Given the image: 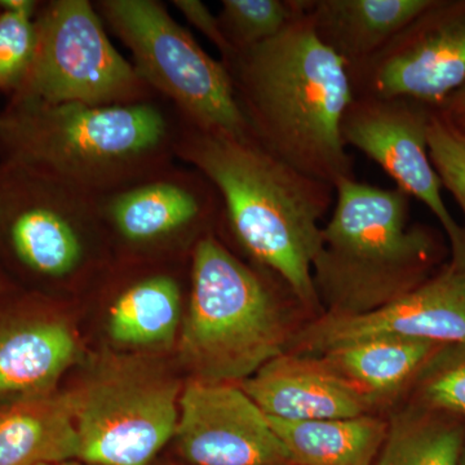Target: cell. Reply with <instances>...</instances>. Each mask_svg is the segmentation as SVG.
<instances>
[{"instance_id": "cell-1", "label": "cell", "mask_w": 465, "mask_h": 465, "mask_svg": "<svg viewBox=\"0 0 465 465\" xmlns=\"http://www.w3.org/2000/svg\"><path fill=\"white\" fill-rule=\"evenodd\" d=\"M176 159L213 183L222 223L256 265L280 277L300 305L322 311L312 265L335 188L300 173L252 136L201 130L183 119Z\"/></svg>"}, {"instance_id": "cell-2", "label": "cell", "mask_w": 465, "mask_h": 465, "mask_svg": "<svg viewBox=\"0 0 465 465\" xmlns=\"http://www.w3.org/2000/svg\"><path fill=\"white\" fill-rule=\"evenodd\" d=\"M224 65L251 136L262 148L333 188L356 179L341 137L342 116L354 99L348 65L317 38L305 0L282 33Z\"/></svg>"}, {"instance_id": "cell-3", "label": "cell", "mask_w": 465, "mask_h": 465, "mask_svg": "<svg viewBox=\"0 0 465 465\" xmlns=\"http://www.w3.org/2000/svg\"><path fill=\"white\" fill-rule=\"evenodd\" d=\"M182 116L166 100L92 106L8 99L0 162L97 198L173 166Z\"/></svg>"}, {"instance_id": "cell-4", "label": "cell", "mask_w": 465, "mask_h": 465, "mask_svg": "<svg viewBox=\"0 0 465 465\" xmlns=\"http://www.w3.org/2000/svg\"><path fill=\"white\" fill-rule=\"evenodd\" d=\"M410 200L399 188L357 179L335 186L332 216L312 265L322 314L374 311L442 269L448 247L430 226L410 224Z\"/></svg>"}, {"instance_id": "cell-5", "label": "cell", "mask_w": 465, "mask_h": 465, "mask_svg": "<svg viewBox=\"0 0 465 465\" xmlns=\"http://www.w3.org/2000/svg\"><path fill=\"white\" fill-rule=\"evenodd\" d=\"M277 278L246 264L216 234L195 244L177 349L192 379L241 384L286 353L292 335Z\"/></svg>"}, {"instance_id": "cell-6", "label": "cell", "mask_w": 465, "mask_h": 465, "mask_svg": "<svg viewBox=\"0 0 465 465\" xmlns=\"http://www.w3.org/2000/svg\"><path fill=\"white\" fill-rule=\"evenodd\" d=\"M105 26L133 56L134 66L186 124L251 136L231 74L180 25L159 0H97Z\"/></svg>"}, {"instance_id": "cell-7", "label": "cell", "mask_w": 465, "mask_h": 465, "mask_svg": "<svg viewBox=\"0 0 465 465\" xmlns=\"http://www.w3.org/2000/svg\"><path fill=\"white\" fill-rule=\"evenodd\" d=\"M35 27L32 65L9 99L104 106L159 97L110 42L94 3L42 2Z\"/></svg>"}, {"instance_id": "cell-8", "label": "cell", "mask_w": 465, "mask_h": 465, "mask_svg": "<svg viewBox=\"0 0 465 465\" xmlns=\"http://www.w3.org/2000/svg\"><path fill=\"white\" fill-rule=\"evenodd\" d=\"M106 235L94 198L0 162V258L18 273L65 283L85 273Z\"/></svg>"}, {"instance_id": "cell-9", "label": "cell", "mask_w": 465, "mask_h": 465, "mask_svg": "<svg viewBox=\"0 0 465 465\" xmlns=\"http://www.w3.org/2000/svg\"><path fill=\"white\" fill-rule=\"evenodd\" d=\"M73 394L82 463L149 465L173 439L182 390L152 363L114 360Z\"/></svg>"}, {"instance_id": "cell-10", "label": "cell", "mask_w": 465, "mask_h": 465, "mask_svg": "<svg viewBox=\"0 0 465 465\" xmlns=\"http://www.w3.org/2000/svg\"><path fill=\"white\" fill-rule=\"evenodd\" d=\"M348 72L354 97H403L439 109L465 82V0H433Z\"/></svg>"}, {"instance_id": "cell-11", "label": "cell", "mask_w": 465, "mask_h": 465, "mask_svg": "<svg viewBox=\"0 0 465 465\" xmlns=\"http://www.w3.org/2000/svg\"><path fill=\"white\" fill-rule=\"evenodd\" d=\"M434 108L403 97H354L341 121L345 146L360 150L396 182L400 191L430 208L448 237L451 262L465 271V228L450 213L442 183L428 152Z\"/></svg>"}, {"instance_id": "cell-12", "label": "cell", "mask_w": 465, "mask_h": 465, "mask_svg": "<svg viewBox=\"0 0 465 465\" xmlns=\"http://www.w3.org/2000/svg\"><path fill=\"white\" fill-rule=\"evenodd\" d=\"M104 231L128 250L195 244L222 222L219 193L192 167L173 166L97 198Z\"/></svg>"}, {"instance_id": "cell-13", "label": "cell", "mask_w": 465, "mask_h": 465, "mask_svg": "<svg viewBox=\"0 0 465 465\" xmlns=\"http://www.w3.org/2000/svg\"><path fill=\"white\" fill-rule=\"evenodd\" d=\"M372 338L465 342V271L449 262L427 282L374 311L353 316L321 314L292 333L287 351L318 358Z\"/></svg>"}, {"instance_id": "cell-14", "label": "cell", "mask_w": 465, "mask_h": 465, "mask_svg": "<svg viewBox=\"0 0 465 465\" xmlns=\"http://www.w3.org/2000/svg\"><path fill=\"white\" fill-rule=\"evenodd\" d=\"M173 440L192 465H296L268 416L232 382H186Z\"/></svg>"}, {"instance_id": "cell-15", "label": "cell", "mask_w": 465, "mask_h": 465, "mask_svg": "<svg viewBox=\"0 0 465 465\" xmlns=\"http://www.w3.org/2000/svg\"><path fill=\"white\" fill-rule=\"evenodd\" d=\"M240 385L266 416L283 421L357 418L372 406L322 361L289 351Z\"/></svg>"}, {"instance_id": "cell-16", "label": "cell", "mask_w": 465, "mask_h": 465, "mask_svg": "<svg viewBox=\"0 0 465 465\" xmlns=\"http://www.w3.org/2000/svg\"><path fill=\"white\" fill-rule=\"evenodd\" d=\"M78 452L73 391L0 400V465H63Z\"/></svg>"}, {"instance_id": "cell-17", "label": "cell", "mask_w": 465, "mask_h": 465, "mask_svg": "<svg viewBox=\"0 0 465 465\" xmlns=\"http://www.w3.org/2000/svg\"><path fill=\"white\" fill-rule=\"evenodd\" d=\"M78 356L76 336L63 321L35 317L0 322V400L56 391Z\"/></svg>"}, {"instance_id": "cell-18", "label": "cell", "mask_w": 465, "mask_h": 465, "mask_svg": "<svg viewBox=\"0 0 465 465\" xmlns=\"http://www.w3.org/2000/svg\"><path fill=\"white\" fill-rule=\"evenodd\" d=\"M433 0H305V14L322 45L348 67L384 48Z\"/></svg>"}, {"instance_id": "cell-19", "label": "cell", "mask_w": 465, "mask_h": 465, "mask_svg": "<svg viewBox=\"0 0 465 465\" xmlns=\"http://www.w3.org/2000/svg\"><path fill=\"white\" fill-rule=\"evenodd\" d=\"M180 278L153 269L125 281L109 309V333L119 344L157 347L173 342L183 316Z\"/></svg>"}, {"instance_id": "cell-20", "label": "cell", "mask_w": 465, "mask_h": 465, "mask_svg": "<svg viewBox=\"0 0 465 465\" xmlns=\"http://www.w3.org/2000/svg\"><path fill=\"white\" fill-rule=\"evenodd\" d=\"M440 345L416 339L372 338L332 349L318 360L374 403L411 385Z\"/></svg>"}, {"instance_id": "cell-21", "label": "cell", "mask_w": 465, "mask_h": 465, "mask_svg": "<svg viewBox=\"0 0 465 465\" xmlns=\"http://www.w3.org/2000/svg\"><path fill=\"white\" fill-rule=\"evenodd\" d=\"M268 419L296 465H374L388 433L387 421L369 414L313 421Z\"/></svg>"}, {"instance_id": "cell-22", "label": "cell", "mask_w": 465, "mask_h": 465, "mask_svg": "<svg viewBox=\"0 0 465 465\" xmlns=\"http://www.w3.org/2000/svg\"><path fill=\"white\" fill-rule=\"evenodd\" d=\"M465 421L412 406L388 424L374 465H460Z\"/></svg>"}, {"instance_id": "cell-23", "label": "cell", "mask_w": 465, "mask_h": 465, "mask_svg": "<svg viewBox=\"0 0 465 465\" xmlns=\"http://www.w3.org/2000/svg\"><path fill=\"white\" fill-rule=\"evenodd\" d=\"M302 8L304 0H223L217 18L234 57L275 38Z\"/></svg>"}, {"instance_id": "cell-24", "label": "cell", "mask_w": 465, "mask_h": 465, "mask_svg": "<svg viewBox=\"0 0 465 465\" xmlns=\"http://www.w3.org/2000/svg\"><path fill=\"white\" fill-rule=\"evenodd\" d=\"M411 385L415 407L465 421V342L440 345Z\"/></svg>"}, {"instance_id": "cell-25", "label": "cell", "mask_w": 465, "mask_h": 465, "mask_svg": "<svg viewBox=\"0 0 465 465\" xmlns=\"http://www.w3.org/2000/svg\"><path fill=\"white\" fill-rule=\"evenodd\" d=\"M36 45L35 17L0 11V92L11 97L23 84Z\"/></svg>"}, {"instance_id": "cell-26", "label": "cell", "mask_w": 465, "mask_h": 465, "mask_svg": "<svg viewBox=\"0 0 465 465\" xmlns=\"http://www.w3.org/2000/svg\"><path fill=\"white\" fill-rule=\"evenodd\" d=\"M427 142L442 186L454 195L465 215V137L434 109L428 124Z\"/></svg>"}, {"instance_id": "cell-27", "label": "cell", "mask_w": 465, "mask_h": 465, "mask_svg": "<svg viewBox=\"0 0 465 465\" xmlns=\"http://www.w3.org/2000/svg\"><path fill=\"white\" fill-rule=\"evenodd\" d=\"M173 5L192 26L215 45L220 54V60L224 64L228 63L232 57V52L216 15H213L201 0H173Z\"/></svg>"}, {"instance_id": "cell-28", "label": "cell", "mask_w": 465, "mask_h": 465, "mask_svg": "<svg viewBox=\"0 0 465 465\" xmlns=\"http://www.w3.org/2000/svg\"><path fill=\"white\" fill-rule=\"evenodd\" d=\"M457 133L465 137V82L437 109Z\"/></svg>"}, {"instance_id": "cell-29", "label": "cell", "mask_w": 465, "mask_h": 465, "mask_svg": "<svg viewBox=\"0 0 465 465\" xmlns=\"http://www.w3.org/2000/svg\"><path fill=\"white\" fill-rule=\"evenodd\" d=\"M41 5L38 0H0V11L35 17Z\"/></svg>"}, {"instance_id": "cell-30", "label": "cell", "mask_w": 465, "mask_h": 465, "mask_svg": "<svg viewBox=\"0 0 465 465\" xmlns=\"http://www.w3.org/2000/svg\"><path fill=\"white\" fill-rule=\"evenodd\" d=\"M8 289H9V284H8L7 275L3 273L2 269H0V295H2V293H5V291H7Z\"/></svg>"}, {"instance_id": "cell-31", "label": "cell", "mask_w": 465, "mask_h": 465, "mask_svg": "<svg viewBox=\"0 0 465 465\" xmlns=\"http://www.w3.org/2000/svg\"><path fill=\"white\" fill-rule=\"evenodd\" d=\"M63 465H90V464L82 463V461H79V460H73V461H69V463H65Z\"/></svg>"}, {"instance_id": "cell-32", "label": "cell", "mask_w": 465, "mask_h": 465, "mask_svg": "<svg viewBox=\"0 0 465 465\" xmlns=\"http://www.w3.org/2000/svg\"><path fill=\"white\" fill-rule=\"evenodd\" d=\"M460 465H465V446H464L463 455H461Z\"/></svg>"}]
</instances>
